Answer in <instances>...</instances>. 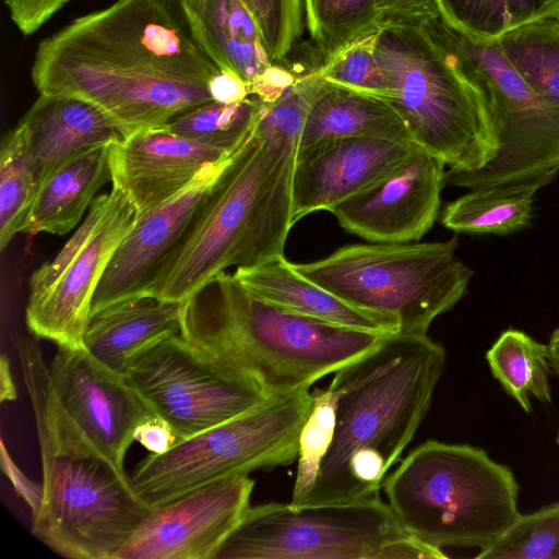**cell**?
Here are the masks:
<instances>
[{
  "label": "cell",
  "instance_id": "obj_1",
  "mask_svg": "<svg viewBox=\"0 0 559 559\" xmlns=\"http://www.w3.org/2000/svg\"><path fill=\"white\" fill-rule=\"evenodd\" d=\"M218 70L189 29L150 0H116L43 39L31 79L39 94L94 104L127 138L212 102Z\"/></svg>",
  "mask_w": 559,
  "mask_h": 559
},
{
  "label": "cell",
  "instance_id": "obj_2",
  "mask_svg": "<svg viewBox=\"0 0 559 559\" xmlns=\"http://www.w3.org/2000/svg\"><path fill=\"white\" fill-rule=\"evenodd\" d=\"M445 360L427 333L394 332L334 372L326 388L334 401L332 439L301 507L378 497L430 408Z\"/></svg>",
  "mask_w": 559,
  "mask_h": 559
},
{
  "label": "cell",
  "instance_id": "obj_3",
  "mask_svg": "<svg viewBox=\"0 0 559 559\" xmlns=\"http://www.w3.org/2000/svg\"><path fill=\"white\" fill-rule=\"evenodd\" d=\"M386 334L281 309L226 271L182 301L187 343L217 367L254 380L270 397L309 390Z\"/></svg>",
  "mask_w": 559,
  "mask_h": 559
},
{
  "label": "cell",
  "instance_id": "obj_4",
  "mask_svg": "<svg viewBox=\"0 0 559 559\" xmlns=\"http://www.w3.org/2000/svg\"><path fill=\"white\" fill-rule=\"evenodd\" d=\"M299 141L253 132L230 156L146 297L185 301L229 266L284 255Z\"/></svg>",
  "mask_w": 559,
  "mask_h": 559
},
{
  "label": "cell",
  "instance_id": "obj_5",
  "mask_svg": "<svg viewBox=\"0 0 559 559\" xmlns=\"http://www.w3.org/2000/svg\"><path fill=\"white\" fill-rule=\"evenodd\" d=\"M377 52L391 88L386 100L414 145L453 170L481 169L496 157L499 136L483 91L423 20L382 19Z\"/></svg>",
  "mask_w": 559,
  "mask_h": 559
},
{
  "label": "cell",
  "instance_id": "obj_6",
  "mask_svg": "<svg viewBox=\"0 0 559 559\" xmlns=\"http://www.w3.org/2000/svg\"><path fill=\"white\" fill-rule=\"evenodd\" d=\"M403 528L433 548L492 545L520 516L512 471L469 444L427 440L384 479Z\"/></svg>",
  "mask_w": 559,
  "mask_h": 559
},
{
  "label": "cell",
  "instance_id": "obj_7",
  "mask_svg": "<svg viewBox=\"0 0 559 559\" xmlns=\"http://www.w3.org/2000/svg\"><path fill=\"white\" fill-rule=\"evenodd\" d=\"M15 348L37 426L55 454L98 457L121 472L139 424L154 414L126 378L85 348H58L47 366L31 338Z\"/></svg>",
  "mask_w": 559,
  "mask_h": 559
},
{
  "label": "cell",
  "instance_id": "obj_8",
  "mask_svg": "<svg viewBox=\"0 0 559 559\" xmlns=\"http://www.w3.org/2000/svg\"><path fill=\"white\" fill-rule=\"evenodd\" d=\"M456 248V237L354 243L294 267L347 304L390 320L397 332L426 334L465 295L473 275Z\"/></svg>",
  "mask_w": 559,
  "mask_h": 559
},
{
  "label": "cell",
  "instance_id": "obj_9",
  "mask_svg": "<svg viewBox=\"0 0 559 559\" xmlns=\"http://www.w3.org/2000/svg\"><path fill=\"white\" fill-rule=\"evenodd\" d=\"M478 85L500 147L474 171H445V186L473 189L521 185L544 188L559 175V108L539 96L502 53L496 39L467 34L441 13L423 20Z\"/></svg>",
  "mask_w": 559,
  "mask_h": 559
},
{
  "label": "cell",
  "instance_id": "obj_10",
  "mask_svg": "<svg viewBox=\"0 0 559 559\" xmlns=\"http://www.w3.org/2000/svg\"><path fill=\"white\" fill-rule=\"evenodd\" d=\"M312 405L309 390L271 397L163 454H148L130 476L133 489L155 508L217 480L288 465L298 456Z\"/></svg>",
  "mask_w": 559,
  "mask_h": 559
},
{
  "label": "cell",
  "instance_id": "obj_11",
  "mask_svg": "<svg viewBox=\"0 0 559 559\" xmlns=\"http://www.w3.org/2000/svg\"><path fill=\"white\" fill-rule=\"evenodd\" d=\"M39 453L44 495L33 534L67 558L116 559L153 508L105 460L55 454L40 444Z\"/></svg>",
  "mask_w": 559,
  "mask_h": 559
},
{
  "label": "cell",
  "instance_id": "obj_12",
  "mask_svg": "<svg viewBox=\"0 0 559 559\" xmlns=\"http://www.w3.org/2000/svg\"><path fill=\"white\" fill-rule=\"evenodd\" d=\"M411 537L379 497L344 504L249 507L214 559H383Z\"/></svg>",
  "mask_w": 559,
  "mask_h": 559
},
{
  "label": "cell",
  "instance_id": "obj_13",
  "mask_svg": "<svg viewBox=\"0 0 559 559\" xmlns=\"http://www.w3.org/2000/svg\"><path fill=\"white\" fill-rule=\"evenodd\" d=\"M135 217L133 204L116 187L95 198L67 243L29 278L25 321L33 335L58 348H85L95 290Z\"/></svg>",
  "mask_w": 559,
  "mask_h": 559
},
{
  "label": "cell",
  "instance_id": "obj_14",
  "mask_svg": "<svg viewBox=\"0 0 559 559\" xmlns=\"http://www.w3.org/2000/svg\"><path fill=\"white\" fill-rule=\"evenodd\" d=\"M124 378L151 411L183 439L271 399L254 380L203 358L181 334L160 341L139 356Z\"/></svg>",
  "mask_w": 559,
  "mask_h": 559
},
{
  "label": "cell",
  "instance_id": "obj_15",
  "mask_svg": "<svg viewBox=\"0 0 559 559\" xmlns=\"http://www.w3.org/2000/svg\"><path fill=\"white\" fill-rule=\"evenodd\" d=\"M253 487L249 475H238L153 508L116 559H214L249 509Z\"/></svg>",
  "mask_w": 559,
  "mask_h": 559
},
{
  "label": "cell",
  "instance_id": "obj_16",
  "mask_svg": "<svg viewBox=\"0 0 559 559\" xmlns=\"http://www.w3.org/2000/svg\"><path fill=\"white\" fill-rule=\"evenodd\" d=\"M444 166L415 146L385 178L330 212L344 229L369 242L417 241L440 214Z\"/></svg>",
  "mask_w": 559,
  "mask_h": 559
},
{
  "label": "cell",
  "instance_id": "obj_17",
  "mask_svg": "<svg viewBox=\"0 0 559 559\" xmlns=\"http://www.w3.org/2000/svg\"><path fill=\"white\" fill-rule=\"evenodd\" d=\"M230 156L207 165L180 193L135 217L95 290L91 313L121 301L146 297Z\"/></svg>",
  "mask_w": 559,
  "mask_h": 559
},
{
  "label": "cell",
  "instance_id": "obj_18",
  "mask_svg": "<svg viewBox=\"0 0 559 559\" xmlns=\"http://www.w3.org/2000/svg\"><path fill=\"white\" fill-rule=\"evenodd\" d=\"M415 145L373 138L325 140L298 150L292 179L295 224L372 187L411 154Z\"/></svg>",
  "mask_w": 559,
  "mask_h": 559
},
{
  "label": "cell",
  "instance_id": "obj_19",
  "mask_svg": "<svg viewBox=\"0 0 559 559\" xmlns=\"http://www.w3.org/2000/svg\"><path fill=\"white\" fill-rule=\"evenodd\" d=\"M233 153L178 135L165 126L146 129L109 145L110 181L139 216L180 193L207 165Z\"/></svg>",
  "mask_w": 559,
  "mask_h": 559
},
{
  "label": "cell",
  "instance_id": "obj_20",
  "mask_svg": "<svg viewBox=\"0 0 559 559\" xmlns=\"http://www.w3.org/2000/svg\"><path fill=\"white\" fill-rule=\"evenodd\" d=\"M19 123L29 141L39 187L72 156L123 139L100 108L69 95L39 94Z\"/></svg>",
  "mask_w": 559,
  "mask_h": 559
},
{
  "label": "cell",
  "instance_id": "obj_21",
  "mask_svg": "<svg viewBox=\"0 0 559 559\" xmlns=\"http://www.w3.org/2000/svg\"><path fill=\"white\" fill-rule=\"evenodd\" d=\"M181 331L182 301L140 297L92 312L84 347L99 362L124 377L139 356Z\"/></svg>",
  "mask_w": 559,
  "mask_h": 559
},
{
  "label": "cell",
  "instance_id": "obj_22",
  "mask_svg": "<svg viewBox=\"0 0 559 559\" xmlns=\"http://www.w3.org/2000/svg\"><path fill=\"white\" fill-rule=\"evenodd\" d=\"M181 8L192 38L219 70L237 74L249 86L273 63L241 0H182Z\"/></svg>",
  "mask_w": 559,
  "mask_h": 559
},
{
  "label": "cell",
  "instance_id": "obj_23",
  "mask_svg": "<svg viewBox=\"0 0 559 559\" xmlns=\"http://www.w3.org/2000/svg\"><path fill=\"white\" fill-rule=\"evenodd\" d=\"M233 274L250 294L281 309L362 330L397 332L390 320L354 307L302 276L284 255L237 267Z\"/></svg>",
  "mask_w": 559,
  "mask_h": 559
},
{
  "label": "cell",
  "instance_id": "obj_24",
  "mask_svg": "<svg viewBox=\"0 0 559 559\" xmlns=\"http://www.w3.org/2000/svg\"><path fill=\"white\" fill-rule=\"evenodd\" d=\"M343 138L413 144L406 123L386 99L324 81L308 115L298 150Z\"/></svg>",
  "mask_w": 559,
  "mask_h": 559
},
{
  "label": "cell",
  "instance_id": "obj_25",
  "mask_svg": "<svg viewBox=\"0 0 559 559\" xmlns=\"http://www.w3.org/2000/svg\"><path fill=\"white\" fill-rule=\"evenodd\" d=\"M109 145H96L72 156L46 178L24 233L66 235L80 223L99 188L111 180Z\"/></svg>",
  "mask_w": 559,
  "mask_h": 559
},
{
  "label": "cell",
  "instance_id": "obj_26",
  "mask_svg": "<svg viewBox=\"0 0 559 559\" xmlns=\"http://www.w3.org/2000/svg\"><path fill=\"white\" fill-rule=\"evenodd\" d=\"M537 190L521 185L473 189L442 209L440 223L466 234L506 235L523 229L531 222Z\"/></svg>",
  "mask_w": 559,
  "mask_h": 559
},
{
  "label": "cell",
  "instance_id": "obj_27",
  "mask_svg": "<svg viewBox=\"0 0 559 559\" xmlns=\"http://www.w3.org/2000/svg\"><path fill=\"white\" fill-rule=\"evenodd\" d=\"M495 39L525 82L559 108V7Z\"/></svg>",
  "mask_w": 559,
  "mask_h": 559
},
{
  "label": "cell",
  "instance_id": "obj_28",
  "mask_svg": "<svg viewBox=\"0 0 559 559\" xmlns=\"http://www.w3.org/2000/svg\"><path fill=\"white\" fill-rule=\"evenodd\" d=\"M486 359L495 379L525 413H532L530 395L546 404L552 402L548 345L509 329L488 349Z\"/></svg>",
  "mask_w": 559,
  "mask_h": 559
},
{
  "label": "cell",
  "instance_id": "obj_29",
  "mask_svg": "<svg viewBox=\"0 0 559 559\" xmlns=\"http://www.w3.org/2000/svg\"><path fill=\"white\" fill-rule=\"evenodd\" d=\"M39 183L29 141L17 123L2 140L0 151V248L24 233Z\"/></svg>",
  "mask_w": 559,
  "mask_h": 559
},
{
  "label": "cell",
  "instance_id": "obj_30",
  "mask_svg": "<svg viewBox=\"0 0 559 559\" xmlns=\"http://www.w3.org/2000/svg\"><path fill=\"white\" fill-rule=\"evenodd\" d=\"M263 109L264 104L254 96L230 104L212 100L174 117L165 127L178 135L233 153L253 132Z\"/></svg>",
  "mask_w": 559,
  "mask_h": 559
},
{
  "label": "cell",
  "instance_id": "obj_31",
  "mask_svg": "<svg viewBox=\"0 0 559 559\" xmlns=\"http://www.w3.org/2000/svg\"><path fill=\"white\" fill-rule=\"evenodd\" d=\"M440 13L461 31L495 39L559 7V0H437Z\"/></svg>",
  "mask_w": 559,
  "mask_h": 559
},
{
  "label": "cell",
  "instance_id": "obj_32",
  "mask_svg": "<svg viewBox=\"0 0 559 559\" xmlns=\"http://www.w3.org/2000/svg\"><path fill=\"white\" fill-rule=\"evenodd\" d=\"M307 24L324 60L378 28L376 0H305Z\"/></svg>",
  "mask_w": 559,
  "mask_h": 559
},
{
  "label": "cell",
  "instance_id": "obj_33",
  "mask_svg": "<svg viewBox=\"0 0 559 559\" xmlns=\"http://www.w3.org/2000/svg\"><path fill=\"white\" fill-rule=\"evenodd\" d=\"M475 557L559 559V502L530 514H520L502 536Z\"/></svg>",
  "mask_w": 559,
  "mask_h": 559
},
{
  "label": "cell",
  "instance_id": "obj_34",
  "mask_svg": "<svg viewBox=\"0 0 559 559\" xmlns=\"http://www.w3.org/2000/svg\"><path fill=\"white\" fill-rule=\"evenodd\" d=\"M377 29L326 59L317 70L319 75L328 82L389 99L391 88L377 52Z\"/></svg>",
  "mask_w": 559,
  "mask_h": 559
},
{
  "label": "cell",
  "instance_id": "obj_35",
  "mask_svg": "<svg viewBox=\"0 0 559 559\" xmlns=\"http://www.w3.org/2000/svg\"><path fill=\"white\" fill-rule=\"evenodd\" d=\"M311 414L306 421L299 440L298 465L293 487L290 507H301L326 453L332 439L334 401L328 389L314 390Z\"/></svg>",
  "mask_w": 559,
  "mask_h": 559
},
{
  "label": "cell",
  "instance_id": "obj_36",
  "mask_svg": "<svg viewBox=\"0 0 559 559\" xmlns=\"http://www.w3.org/2000/svg\"><path fill=\"white\" fill-rule=\"evenodd\" d=\"M324 81L317 70L300 76L275 103L264 104L254 132L264 138L300 141L308 115Z\"/></svg>",
  "mask_w": 559,
  "mask_h": 559
},
{
  "label": "cell",
  "instance_id": "obj_37",
  "mask_svg": "<svg viewBox=\"0 0 559 559\" xmlns=\"http://www.w3.org/2000/svg\"><path fill=\"white\" fill-rule=\"evenodd\" d=\"M273 29L267 45L272 62L281 60L301 32V0H271Z\"/></svg>",
  "mask_w": 559,
  "mask_h": 559
},
{
  "label": "cell",
  "instance_id": "obj_38",
  "mask_svg": "<svg viewBox=\"0 0 559 559\" xmlns=\"http://www.w3.org/2000/svg\"><path fill=\"white\" fill-rule=\"evenodd\" d=\"M72 0H4L19 31L29 36Z\"/></svg>",
  "mask_w": 559,
  "mask_h": 559
},
{
  "label": "cell",
  "instance_id": "obj_39",
  "mask_svg": "<svg viewBox=\"0 0 559 559\" xmlns=\"http://www.w3.org/2000/svg\"><path fill=\"white\" fill-rule=\"evenodd\" d=\"M134 440L154 454H163L183 438L164 418L152 414L142 420L135 429Z\"/></svg>",
  "mask_w": 559,
  "mask_h": 559
},
{
  "label": "cell",
  "instance_id": "obj_40",
  "mask_svg": "<svg viewBox=\"0 0 559 559\" xmlns=\"http://www.w3.org/2000/svg\"><path fill=\"white\" fill-rule=\"evenodd\" d=\"M290 70L272 63L250 85V95L257 97L265 105L275 103L299 79Z\"/></svg>",
  "mask_w": 559,
  "mask_h": 559
},
{
  "label": "cell",
  "instance_id": "obj_41",
  "mask_svg": "<svg viewBox=\"0 0 559 559\" xmlns=\"http://www.w3.org/2000/svg\"><path fill=\"white\" fill-rule=\"evenodd\" d=\"M1 466L3 473L11 480L15 492L27 503L31 509L32 515L35 514L43 500V486L32 481L26 475L17 467L9 451L5 448L3 440H1Z\"/></svg>",
  "mask_w": 559,
  "mask_h": 559
},
{
  "label": "cell",
  "instance_id": "obj_42",
  "mask_svg": "<svg viewBox=\"0 0 559 559\" xmlns=\"http://www.w3.org/2000/svg\"><path fill=\"white\" fill-rule=\"evenodd\" d=\"M376 7L381 20L385 17L426 20L440 12L437 0H376Z\"/></svg>",
  "mask_w": 559,
  "mask_h": 559
},
{
  "label": "cell",
  "instance_id": "obj_43",
  "mask_svg": "<svg viewBox=\"0 0 559 559\" xmlns=\"http://www.w3.org/2000/svg\"><path fill=\"white\" fill-rule=\"evenodd\" d=\"M212 99L218 103H236L251 96L248 84L237 74L218 70L210 83Z\"/></svg>",
  "mask_w": 559,
  "mask_h": 559
},
{
  "label": "cell",
  "instance_id": "obj_44",
  "mask_svg": "<svg viewBox=\"0 0 559 559\" xmlns=\"http://www.w3.org/2000/svg\"><path fill=\"white\" fill-rule=\"evenodd\" d=\"M249 12L252 14L254 20L257 21L264 41L265 48L267 49V45L271 40L272 29H273V9L271 0H241ZM267 51V50H266Z\"/></svg>",
  "mask_w": 559,
  "mask_h": 559
},
{
  "label": "cell",
  "instance_id": "obj_45",
  "mask_svg": "<svg viewBox=\"0 0 559 559\" xmlns=\"http://www.w3.org/2000/svg\"><path fill=\"white\" fill-rule=\"evenodd\" d=\"M17 397L16 386L12 377L9 359L5 354L0 358V401L2 403L15 401Z\"/></svg>",
  "mask_w": 559,
  "mask_h": 559
},
{
  "label": "cell",
  "instance_id": "obj_46",
  "mask_svg": "<svg viewBox=\"0 0 559 559\" xmlns=\"http://www.w3.org/2000/svg\"><path fill=\"white\" fill-rule=\"evenodd\" d=\"M153 4L163 10L166 14H168L174 21L187 27L181 3L182 0H150ZM188 28V27H187Z\"/></svg>",
  "mask_w": 559,
  "mask_h": 559
},
{
  "label": "cell",
  "instance_id": "obj_47",
  "mask_svg": "<svg viewBox=\"0 0 559 559\" xmlns=\"http://www.w3.org/2000/svg\"><path fill=\"white\" fill-rule=\"evenodd\" d=\"M547 345L551 369L559 377V326L552 332Z\"/></svg>",
  "mask_w": 559,
  "mask_h": 559
},
{
  "label": "cell",
  "instance_id": "obj_48",
  "mask_svg": "<svg viewBox=\"0 0 559 559\" xmlns=\"http://www.w3.org/2000/svg\"><path fill=\"white\" fill-rule=\"evenodd\" d=\"M556 442H557V444H558V447H559V432H558V435H557Z\"/></svg>",
  "mask_w": 559,
  "mask_h": 559
}]
</instances>
